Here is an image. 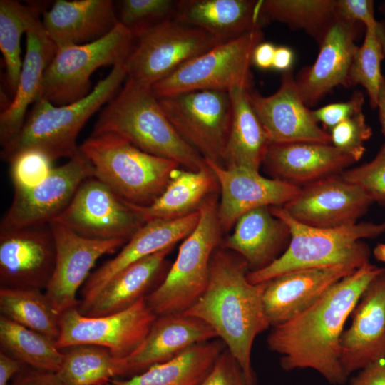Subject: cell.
I'll use <instances>...</instances> for the list:
<instances>
[{
	"label": "cell",
	"instance_id": "cell-27",
	"mask_svg": "<svg viewBox=\"0 0 385 385\" xmlns=\"http://www.w3.org/2000/svg\"><path fill=\"white\" fill-rule=\"evenodd\" d=\"M26 34V53L17 88L12 101L0 114L1 147L20 132L29 106L39 98L44 72L56 51V46L46 32L40 16Z\"/></svg>",
	"mask_w": 385,
	"mask_h": 385
},
{
	"label": "cell",
	"instance_id": "cell-45",
	"mask_svg": "<svg viewBox=\"0 0 385 385\" xmlns=\"http://www.w3.org/2000/svg\"><path fill=\"white\" fill-rule=\"evenodd\" d=\"M364 103L363 93L356 91L349 101L326 105L312 111V113L317 123H322L325 128L330 130L341 122L361 112Z\"/></svg>",
	"mask_w": 385,
	"mask_h": 385
},
{
	"label": "cell",
	"instance_id": "cell-41",
	"mask_svg": "<svg viewBox=\"0 0 385 385\" xmlns=\"http://www.w3.org/2000/svg\"><path fill=\"white\" fill-rule=\"evenodd\" d=\"M10 175L14 190L32 188L46 178L53 160L36 149H27L14 155L10 160Z\"/></svg>",
	"mask_w": 385,
	"mask_h": 385
},
{
	"label": "cell",
	"instance_id": "cell-40",
	"mask_svg": "<svg viewBox=\"0 0 385 385\" xmlns=\"http://www.w3.org/2000/svg\"><path fill=\"white\" fill-rule=\"evenodd\" d=\"M178 1L124 0L120 3L118 21L135 35L163 21L175 17Z\"/></svg>",
	"mask_w": 385,
	"mask_h": 385
},
{
	"label": "cell",
	"instance_id": "cell-34",
	"mask_svg": "<svg viewBox=\"0 0 385 385\" xmlns=\"http://www.w3.org/2000/svg\"><path fill=\"white\" fill-rule=\"evenodd\" d=\"M61 350L63 361L56 374L65 385H101L125 375L123 359L106 348L77 344Z\"/></svg>",
	"mask_w": 385,
	"mask_h": 385
},
{
	"label": "cell",
	"instance_id": "cell-17",
	"mask_svg": "<svg viewBox=\"0 0 385 385\" xmlns=\"http://www.w3.org/2000/svg\"><path fill=\"white\" fill-rule=\"evenodd\" d=\"M372 203V198L361 188L339 174L300 188L297 195L282 207L302 224L332 228L357 222Z\"/></svg>",
	"mask_w": 385,
	"mask_h": 385
},
{
	"label": "cell",
	"instance_id": "cell-42",
	"mask_svg": "<svg viewBox=\"0 0 385 385\" xmlns=\"http://www.w3.org/2000/svg\"><path fill=\"white\" fill-rule=\"evenodd\" d=\"M329 133L332 145L356 162L364 154V143L371 137L372 130L361 111L331 128Z\"/></svg>",
	"mask_w": 385,
	"mask_h": 385
},
{
	"label": "cell",
	"instance_id": "cell-54",
	"mask_svg": "<svg viewBox=\"0 0 385 385\" xmlns=\"http://www.w3.org/2000/svg\"><path fill=\"white\" fill-rule=\"evenodd\" d=\"M379 10L384 14H385V1L381 4V5L379 6Z\"/></svg>",
	"mask_w": 385,
	"mask_h": 385
},
{
	"label": "cell",
	"instance_id": "cell-5",
	"mask_svg": "<svg viewBox=\"0 0 385 385\" xmlns=\"http://www.w3.org/2000/svg\"><path fill=\"white\" fill-rule=\"evenodd\" d=\"M126 78L127 71L122 63L113 67L89 94L78 101L56 106L44 98L37 99L19 134L2 147L1 158L9 162L14 155L27 149L41 150L53 161L77 155L81 152L76 143L81 130L117 94Z\"/></svg>",
	"mask_w": 385,
	"mask_h": 385
},
{
	"label": "cell",
	"instance_id": "cell-6",
	"mask_svg": "<svg viewBox=\"0 0 385 385\" xmlns=\"http://www.w3.org/2000/svg\"><path fill=\"white\" fill-rule=\"evenodd\" d=\"M79 148L93 167V177L136 206L151 205L179 165L173 160L148 153L113 133H92Z\"/></svg>",
	"mask_w": 385,
	"mask_h": 385
},
{
	"label": "cell",
	"instance_id": "cell-11",
	"mask_svg": "<svg viewBox=\"0 0 385 385\" xmlns=\"http://www.w3.org/2000/svg\"><path fill=\"white\" fill-rule=\"evenodd\" d=\"M158 100L167 118L181 138L205 160L224 167L232 118L229 93L192 91Z\"/></svg>",
	"mask_w": 385,
	"mask_h": 385
},
{
	"label": "cell",
	"instance_id": "cell-30",
	"mask_svg": "<svg viewBox=\"0 0 385 385\" xmlns=\"http://www.w3.org/2000/svg\"><path fill=\"white\" fill-rule=\"evenodd\" d=\"M169 247L129 265L102 289L82 314L99 317L125 309L146 298L160 284Z\"/></svg>",
	"mask_w": 385,
	"mask_h": 385
},
{
	"label": "cell",
	"instance_id": "cell-33",
	"mask_svg": "<svg viewBox=\"0 0 385 385\" xmlns=\"http://www.w3.org/2000/svg\"><path fill=\"white\" fill-rule=\"evenodd\" d=\"M224 345L217 340L197 344L128 379L111 381L115 385H197L210 371Z\"/></svg>",
	"mask_w": 385,
	"mask_h": 385
},
{
	"label": "cell",
	"instance_id": "cell-47",
	"mask_svg": "<svg viewBox=\"0 0 385 385\" xmlns=\"http://www.w3.org/2000/svg\"><path fill=\"white\" fill-rule=\"evenodd\" d=\"M9 385H65L56 373L24 366Z\"/></svg>",
	"mask_w": 385,
	"mask_h": 385
},
{
	"label": "cell",
	"instance_id": "cell-31",
	"mask_svg": "<svg viewBox=\"0 0 385 385\" xmlns=\"http://www.w3.org/2000/svg\"><path fill=\"white\" fill-rule=\"evenodd\" d=\"M247 91L237 87L229 92L232 118L224 167L259 171L270 141L249 101Z\"/></svg>",
	"mask_w": 385,
	"mask_h": 385
},
{
	"label": "cell",
	"instance_id": "cell-3",
	"mask_svg": "<svg viewBox=\"0 0 385 385\" xmlns=\"http://www.w3.org/2000/svg\"><path fill=\"white\" fill-rule=\"evenodd\" d=\"M117 134L140 150L173 160L190 170L207 166L167 118L152 86L128 78L101 110L93 133Z\"/></svg>",
	"mask_w": 385,
	"mask_h": 385
},
{
	"label": "cell",
	"instance_id": "cell-50",
	"mask_svg": "<svg viewBox=\"0 0 385 385\" xmlns=\"http://www.w3.org/2000/svg\"><path fill=\"white\" fill-rule=\"evenodd\" d=\"M276 46L270 42H260L254 49L252 64L260 69L272 68Z\"/></svg>",
	"mask_w": 385,
	"mask_h": 385
},
{
	"label": "cell",
	"instance_id": "cell-44",
	"mask_svg": "<svg viewBox=\"0 0 385 385\" xmlns=\"http://www.w3.org/2000/svg\"><path fill=\"white\" fill-rule=\"evenodd\" d=\"M197 385L250 384L237 360L227 349H224L210 371Z\"/></svg>",
	"mask_w": 385,
	"mask_h": 385
},
{
	"label": "cell",
	"instance_id": "cell-32",
	"mask_svg": "<svg viewBox=\"0 0 385 385\" xmlns=\"http://www.w3.org/2000/svg\"><path fill=\"white\" fill-rule=\"evenodd\" d=\"M215 180L208 165L197 171L177 168L172 172L164 191L151 205H130L146 222L181 217L198 210L213 189Z\"/></svg>",
	"mask_w": 385,
	"mask_h": 385
},
{
	"label": "cell",
	"instance_id": "cell-22",
	"mask_svg": "<svg viewBox=\"0 0 385 385\" xmlns=\"http://www.w3.org/2000/svg\"><path fill=\"white\" fill-rule=\"evenodd\" d=\"M361 24L337 17L322 42L314 63L304 68L294 78L299 93L307 106L317 104L334 87H347V78Z\"/></svg>",
	"mask_w": 385,
	"mask_h": 385
},
{
	"label": "cell",
	"instance_id": "cell-14",
	"mask_svg": "<svg viewBox=\"0 0 385 385\" xmlns=\"http://www.w3.org/2000/svg\"><path fill=\"white\" fill-rule=\"evenodd\" d=\"M91 177H93V167L80 152L53 168L36 185L14 190L0 230L51 222L67 207L81 184Z\"/></svg>",
	"mask_w": 385,
	"mask_h": 385
},
{
	"label": "cell",
	"instance_id": "cell-28",
	"mask_svg": "<svg viewBox=\"0 0 385 385\" xmlns=\"http://www.w3.org/2000/svg\"><path fill=\"white\" fill-rule=\"evenodd\" d=\"M232 233L222 247L237 254L247 263L250 271L270 265L286 250L290 232L286 223L274 216L270 207H261L242 215Z\"/></svg>",
	"mask_w": 385,
	"mask_h": 385
},
{
	"label": "cell",
	"instance_id": "cell-26",
	"mask_svg": "<svg viewBox=\"0 0 385 385\" xmlns=\"http://www.w3.org/2000/svg\"><path fill=\"white\" fill-rule=\"evenodd\" d=\"M41 21L57 48L97 40L118 19L111 0H57L43 11Z\"/></svg>",
	"mask_w": 385,
	"mask_h": 385
},
{
	"label": "cell",
	"instance_id": "cell-10",
	"mask_svg": "<svg viewBox=\"0 0 385 385\" xmlns=\"http://www.w3.org/2000/svg\"><path fill=\"white\" fill-rule=\"evenodd\" d=\"M125 61L128 78L152 86L180 66L220 43L198 28L169 19L135 35Z\"/></svg>",
	"mask_w": 385,
	"mask_h": 385
},
{
	"label": "cell",
	"instance_id": "cell-49",
	"mask_svg": "<svg viewBox=\"0 0 385 385\" xmlns=\"http://www.w3.org/2000/svg\"><path fill=\"white\" fill-rule=\"evenodd\" d=\"M26 366L18 359L0 350V385H9V381Z\"/></svg>",
	"mask_w": 385,
	"mask_h": 385
},
{
	"label": "cell",
	"instance_id": "cell-21",
	"mask_svg": "<svg viewBox=\"0 0 385 385\" xmlns=\"http://www.w3.org/2000/svg\"><path fill=\"white\" fill-rule=\"evenodd\" d=\"M340 340V363L349 376L385 359V271L368 286Z\"/></svg>",
	"mask_w": 385,
	"mask_h": 385
},
{
	"label": "cell",
	"instance_id": "cell-51",
	"mask_svg": "<svg viewBox=\"0 0 385 385\" xmlns=\"http://www.w3.org/2000/svg\"><path fill=\"white\" fill-rule=\"evenodd\" d=\"M294 62V53L287 46L276 47L272 68L283 73L292 69Z\"/></svg>",
	"mask_w": 385,
	"mask_h": 385
},
{
	"label": "cell",
	"instance_id": "cell-2",
	"mask_svg": "<svg viewBox=\"0 0 385 385\" xmlns=\"http://www.w3.org/2000/svg\"><path fill=\"white\" fill-rule=\"evenodd\" d=\"M249 271L242 257L217 248L211 258L205 290L182 314L208 324L237 360L249 384L255 385L251 361L253 343L271 325L263 301L265 282L251 283Z\"/></svg>",
	"mask_w": 385,
	"mask_h": 385
},
{
	"label": "cell",
	"instance_id": "cell-9",
	"mask_svg": "<svg viewBox=\"0 0 385 385\" xmlns=\"http://www.w3.org/2000/svg\"><path fill=\"white\" fill-rule=\"evenodd\" d=\"M262 39L261 26H258L236 38L220 43L154 83L152 89L158 98L192 91L229 93L237 87L250 90L252 53Z\"/></svg>",
	"mask_w": 385,
	"mask_h": 385
},
{
	"label": "cell",
	"instance_id": "cell-13",
	"mask_svg": "<svg viewBox=\"0 0 385 385\" xmlns=\"http://www.w3.org/2000/svg\"><path fill=\"white\" fill-rule=\"evenodd\" d=\"M52 222L87 238L127 241L146 222L129 203L94 177L81 184L67 207Z\"/></svg>",
	"mask_w": 385,
	"mask_h": 385
},
{
	"label": "cell",
	"instance_id": "cell-7",
	"mask_svg": "<svg viewBox=\"0 0 385 385\" xmlns=\"http://www.w3.org/2000/svg\"><path fill=\"white\" fill-rule=\"evenodd\" d=\"M198 210L197 225L183 240L160 284L145 298L157 317L185 312L207 287L211 258L220 243L222 228L213 196H208Z\"/></svg>",
	"mask_w": 385,
	"mask_h": 385
},
{
	"label": "cell",
	"instance_id": "cell-46",
	"mask_svg": "<svg viewBox=\"0 0 385 385\" xmlns=\"http://www.w3.org/2000/svg\"><path fill=\"white\" fill-rule=\"evenodd\" d=\"M335 11L338 19L361 24L365 28L377 21L374 15L373 1L336 0Z\"/></svg>",
	"mask_w": 385,
	"mask_h": 385
},
{
	"label": "cell",
	"instance_id": "cell-1",
	"mask_svg": "<svg viewBox=\"0 0 385 385\" xmlns=\"http://www.w3.org/2000/svg\"><path fill=\"white\" fill-rule=\"evenodd\" d=\"M384 271L369 262L335 283L308 309L272 327L267 344L280 355L281 367L311 369L331 384H344L348 376L340 363V340L345 322L368 286Z\"/></svg>",
	"mask_w": 385,
	"mask_h": 385
},
{
	"label": "cell",
	"instance_id": "cell-53",
	"mask_svg": "<svg viewBox=\"0 0 385 385\" xmlns=\"http://www.w3.org/2000/svg\"><path fill=\"white\" fill-rule=\"evenodd\" d=\"M373 254L377 260L385 262V243L378 244L374 249Z\"/></svg>",
	"mask_w": 385,
	"mask_h": 385
},
{
	"label": "cell",
	"instance_id": "cell-19",
	"mask_svg": "<svg viewBox=\"0 0 385 385\" xmlns=\"http://www.w3.org/2000/svg\"><path fill=\"white\" fill-rule=\"evenodd\" d=\"M199 219L198 210L175 219L146 222L114 257L91 273L81 289V299L76 307L78 312L86 309L106 284L125 268L184 240L195 229Z\"/></svg>",
	"mask_w": 385,
	"mask_h": 385
},
{
	"label": "cell",
	"instance_id": "cell-18",
	"mask_svg": "<svg viewBox=\"0 0 385 385\" xmlns=\"http://www.w3.org/2000/svg\"><path fill=\"white\" fill-rule=\"evenodd\" d=\"M247 96L270 143L332 144L329 133L319 126L304 103L292 69L282 73L280 86L274 93L263 96L250 89Z\"/></svg>",
	"mask_w": 385,
	"mask_h": 385
},
{
	"label": "cell",
	"instance_id": "cell-52",
	"mask_svg": "<svg viewBox=\"0 0 385 385\" xmlns=\"http://www.w3.org/2000/svg\"><path fill=\"white\" fill-rule=\"evenodd\" d=\"M377 108L379 111V122L381 125V130L382 133L384 134V135L385 136V77L384 76H383L381 86H380Z\"/></svg>",
	"mask_w": 385,
	"mask_h": 385
},
{
	"label": "cell",
	"instance_id": "cell-55",
	"mask_svg": "<svg viewBox=\"0 0 385 385\" xmlns=\"http://www.w3.org/2000/svg\"><path fill=\"white\" fill-rule=\"evenodd\" d=\"M101 385H115L111 381Z\"/></svg>",
	"mask_w": 385,
	"mask_h": 385
},
{
	"label": "cell",
	"instance_id": "cell-16",
	"mask_svg": "<svg viewBox=\"0 0 385 385\" xmlns=\"http://www.w3.org/2000/svg\"><path fill=\"white\" fill-rule=\"evenodd\" d=\"M50 225L56 243V262L44 292L54 309L61 314L78 307L77 292L96 261L104 255L115 252L128 241L87 238L58 222H51Z\"/></svg>",
	"mask_w": 385,
	"mask_h": 385
},
{
	"label": "cell",
	"instance_id": "cell-4",
	"mask_svg": "<svg viewBox=\"0 0 385 385\" xmlns=\"http://www.w3.org/2000/svg\"><path fill=\"white\" fill-rule=\"evenodd\" d=\"M272 213L284 221L290 232V241L282 255L266 267L249 271L252 284L267 282L283 274L312 267L349 265L359 268L369 262L370 250L361 239L374 238L385 232V222H361L322 228L302 224L282 206L270 207Z\"/></svg>",
	"mask_w": 385,
	"mask_h": 385
},
{
	"label": "cell",
	"instance_id": "cell-23",
	"mask_svg": "<svg viewBox=\"0 0 385 385\" xmlns=\"http://www.w3.org/2000/svg\"><path fill=\"white\" fill-rule=\"evenodd\" d=\"M356 269L349 265L305 268L265 282L263 301L271 327L308 309L335 283Z\"/></svg>",
	"mask_w": 385,
	"mask_h": 385
},
{
	"label": "cell",
	"instance_id": "cell-25",
	"mask_svg": "<svg viewBox=\"0 0 385 385\" xmlns=\"http://www.w3.org/2000/svg\"><path fill=\"white\" fill-rule=\"evenodd\" d=\"M217 337L216 332L197 318L183 314L158 316L141 344L123 358L125 375L139 374L192 346Z\"/></svg>",
	"mask_w": 385,
	"mask_h": 385
},
{
	"label": "cell",
	"instance_id": "cell-12",
	"mask_svg": "<svg viewBox=\"0 0 385 385\" xmlns=\"http://www.w3.org/2000/svg\"><path fill=\"white\" fill-rule=\"evenodd\" d=\"M156 317L145 298L125 309L99 317L86 316L71 308L61 314L56 344L59 349L77 344L99 346L123 359L141 344Z\"/></svg>",
	"mask_w": 385,
	"mask_h": 385
},
{
	"label": "cell",
	"instance_id": "cell-48",
	"mask_svg": "<svg viewBox=\"0 0 385 385\" xmlns=\"http://www.w3.org/2000/svg\"><path fill=\"white\" fill-rule=\"evenodd\" d=\"M349 385H385V359L361 369Z\"/></svg>",
	"mask_w": 385,
	"mask_h": 385
},
{
	"label": "cell",
	"instance_id": "cell-37",
	"mask_svg": "<svg viewBox=\"0 0 385 385\" xmlns=\"http://www.w3.org/2000/svg\"><path fill=\"white\" fill-rule=\"evenodd\" d=\"M0 344L1 350L29 367L56 373L62 364L63 353L54 341L3 315Z\"/></svg>",
	"mask_w": 385,
	"mask_h": 385
},
{
	"label": "cell",
	"instance_id": "cell-20",
	"mask_svg": "<svg viewBox=\"0 0 385 385\" xmlns=\"http://www.w3.org/2000/svg\"><path fill=\"white\" fill-rule=\"evenodd\" d=\"M220 189L217 216L222 230L228 231L246 212L261 207L284 206L299 192L300 188L259 171L245 168H225L205 160Z\"/></svg>",
	"mask_w": 385,
	"mask_h": 385
},
{
	"label": "cell",
	"instance_id": "cell-36",
	"mask_svg": "<svg viewBox=\"0 0 385 385\" xmlns=\"http://www.w3.org/2000/svg\"><path fill=\"white\" fill-rule=\"evenodd\" d=\"M0 312L1 315L55 342L59 337L61 314L42 290L1 287Z\"/></svg>",
	"mask_w": 385,
	"mask_h": 385
},
{
	"label": "cell",
	"instance_id": "cell-43",
	"mask_svg": "<svg viewBox=\"0 0 385 385\" xmlns=\"http://www.w3.org/2000/svg\"><path fill=\"white\" fill-rule=\"evenodd\" d=\"M347 181L361 188L374 202L385 205V143L370 162L341 173Z\"/></svg>",
	"mask_w": 385,
	"mask_h": 385
},
{
	"label": "cell",
	"instance_id": "cell-15",
	"mask_svg": "<svg viewBox=\"0 0 385 385\" xmlns=\"http://www.w3.org/2000/svg\"><path fill=\"white\" fill-rule=\"evenodd\" d=\"M56 252L50 223L0 230V287L45 290Z\"/></svg>",
	"mask_w": 385,
	"mask_h": 385
},
{
	"label": "cell",
	"instance_id": "cell-29",
	"mask_svg": "<svg viewBox=\"0 0 385 385\" xmlns=\"http://www.w3.org/2000/svg\"><path fill=\"white\" fill-rule=\"evenodd\" d=\"M174 19L206 31L219 43L262 26L259 1L253 0L178 1Z\"/></svg>",
	"mask_w": 385,
	"mask_h": 385
},
{
	"label": "cell",
	"instance_id": "cell-24",
	"mask_svg": "<svg viewBox=\"0 0 385 385\" xmlns=\"http://www.w3.org/2000/svg\"><path fill=\"white\" fill-rule=\"evenodd\" d=\"M355 162L332 144L297 142L270 143L262 164L274 179L302 188L341 174Z\"/></svg>",
	"mask_w": 385,
	"mask_h": 385
},
{
	"label": "cell",
	"instance_id": "cell-39",
	"mask_svg": "<svg viewBox=\"0 0 385 385\" xmlns=\"http://www.w3.org/2000/svg\"><path fill=\"white\" fill-rule=\"evenodd\" d=\"M384 35L385 26L378 21L366 26L364 42L353 57L347 78V87L359 84L366 89L373 109L377 108L384 76L381 63L385 58Z\"/></svg>",
	"mask_w": 385,
	"mask_h": 385
},
{
	"label": "cell",
	"instance_id": "cell-35",
	"mask_svg": "<svg viewBox=\"0 0 385 385\" xmlns=\"http://www.w3.org/2000/svg\"><path fill=\"white\" fill-rule=\"evenodd\" d=\"M336 0L259 1L261 22L277 21L303 29L319 43L337 19Z\"/></svg>",
	"mask_w": 385,
	"mask_h": 385
},
{
	"label": "cell",
	"instance_id": "cell-38",
	"mask_svg": "<svg viewBox=\"0 0 385 385\" xmlns=\"http://www.w3.org/2000/svg\"><path fill=\"white\" fill-rule=\"evenodd\" d=\"M43 11L37 4L25 5L15 0L0 1V50L6 66L7 83L14 93L23 63L21 37Z\"/></svg>",
	"mask_w": 385,
	"mask_h": 385
},
{
	"label": "cell",
	"instance_id": "cell-8",
	"mask_svg": "<svg viewBox=\"0 0 385 385\" xmlns=\"http://www.w3.org/2000/svg\"><path fill=\"white\" fill-rule=\"evenodd\" d=\"M135 38L132 31L118 21L97 40L56 48L44 72L38 98L63 106L86 96L93 89L92 74L102 66L124 63Z\"/></svg>",
	"mask_w": 385,
	"mask_h": 385
}]
</instances>
